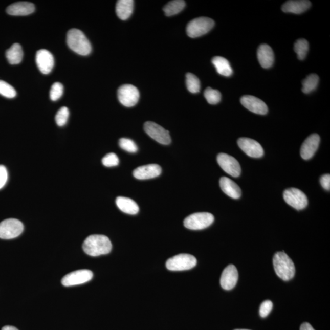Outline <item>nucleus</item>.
<instances>
[{
	"label": "nucleus",
	"instance_id": "f257e3e1",
	"mask_svg": "<svg viewBox=\"0 0 330 330\" xmlns=\"http://www.w3.org/2000/svg\"><path fill=\"white\" fill-rule=\"evenodd\" d=\"M83 248L87 255L96 257L108 254L112 251V244L105 235H92L84 241Z\"/></svg>",
	"mask_w": 330,
	"mask_h": 330
},
{
	"label": "nucleus",
	"instance_id": "f03ea898",
	"mask_svg": "<svg viewBox=\"0 0 330 330\" xmlns=\"http://www.w3.org/2000/svg\"><path fill=\"white\" fill-rule=\"evenodd\" d=\"M273 266L279 278L287 281L294 278L295 268L293 261L284 252H278L273 257Z\"/></svg>",
	"mask_w": 330,
	"mask_h": 330
},
{
	"label": "nucleus",
	"instance_id": "7ed1b4c3",
	"mask_svg": "<svg viewBox=\"0 0 330 330\" xmlns=\"http://www.w3.org/2000/svg\"><path fill=\"white\" fill-rule=\"evenodd\" d=\"M67 43L69 48L80 55H90L92 49L89 40L82 31L77 29H72L68 31Z\"/></svg>",
	"mask_w": 330,
	"mask_h": 330
},
{
	"label": "nucleus",
	"instance_id": "20e7f679",
	"mask_svg": "<svg viewBox=\"0 0 330 330\" xmlns=\"http://www.w3.org/2000/svg\"><path fill=\"white\" fill-rule=\"evenodd\" d=\"M215 22L208 17H198L188 23L187 33L191 38L202 36L214 27Z\"/></svg>",
	"mask_w": 330,
	"mask_h": 330
},
{
	"label": "nucleus",
	"instance_id": "39448f33",
	"mask_svg": "<svg viewBox=\"0 0 330 330\" xmlns=\"http://www.w3.org/2000/svg\"><path fill=\"white\" fill-rule=\"evenodd\" d=\"M214 222V216L211 213L199 212L193 213L184 219L185 228L191 230H201L208 228Z\"/></svg>",
	"mask_w": 330,
	"mask_h": 330
},
{
	"label": "nucleus",
	"instance_id": "423d86ee",
	"mask_svg": "<svg viewBox=\"0 0 330 330\" xmlns=\"http://www.w3.org/2000/svg\"><path fill=\"white\" fill-rule=\"evenodd\" d=\"M197 260L195 257L188 254H180L169 259L166 267L171 271H184L195 267Z\"/></svg>",
	"mask_w": 330,
	"mask_h": 330
},
{
	"label": "nucleus",
	"instance_id": "0eeeda50",
	"mask_svg": "<svg viewBox=\"0 0 330 330\" xmlns=\"http://www.w3.org/2000/svg\"><path fill=\"white\" fill-rule=\"evenodd\" d=\"M24 226L19 220L9 218L0 223V238L12 239L16 238L24 231Z\"/></svg>",
	"mask_w": 330,
	"mask_h": 330
},
{
	"label": "nucleus",
	"instance_id": "6e6552de",
	"mask_svg": "<svg viewBox=\"0 0 330 330\" xmlns=\"http://www.w3.org/2000/svg\"><path fill=\"white\" fill-rule=\"evenodd\" d=\"M144 128L146 133L157 142L163 145H168L171 143V139L169 132L155 122H146L144 124Z\"/></svg>",
	"mask_w": 330,
	"mask_h": 330
},
{
	"label": "nucleus",
	"instance_id": "1a4fd4ad",
	"mask_svg": "<svg viewBox=\"0 0 330 330\" xmlns=\"http://www.w3.org/2000/svg\"><path fill=\"white\" fill-rule=\"evenodd\" d=\"M284 200L289 206L297 210L306 208L308 200L306 194L297 188L286 189L283 194Z\"/></svg>",
	"mask_w": 330,
	"mask_h": 330
},
{
	"label": "nucleus",
	"instance_id": "9d476101",
	"mask_svg": "<svg viewBox=\"0 0 330 330\" xmlns=\"http://www.w3.org/2000/svg\"><path fill=\"white\" fill-rule=\"evenodd\" d=\"M118 97L122 105L131 107L136 105L139 100V91L131 84H124L119 88Z\"/></svg>",
	"mask_w": 330,
	"mask_h": 330
},
{
	"label": "nucleus",
	"instance_id": "9b49d317",
	"mask_svg": "<svg viewBox=\"0 0 330 330\" xmlns=\"http://www.w3.org/2000/svg\"><path fill=\"white\" fill-rule=\"evenodd\" d=\"M217 162L220 167L229 175L234 178L240 175V165L233 157L226 153H219L217 156Z\"/></svg>",
	"mask_w": 330,
	"mask_h": 330
},
{
	"label": "nucleus",
	"instance_id": "f8f14e48",
	"mask_svg": "<svg viewBox=\"0 0 330 330\" xmlns=\"http://www.w3.org/2000/svg\"><path fill=\"white\" fill-rule=\"evenodd\" d=\"M93 273L89 270H79L66 275L62 279V285L69 287L82 284L91 280Z\"/></svg>",
	"mask_w": 330,
	"mask_h": 330
},
{
	"label": "nucleus",
	"instance_id": "ddd939ff",
	"mask_svg": "<svg viewBox=\"0 0 330 330\" xmlns=\"http://www.w3.org/2000/svg\"><path fill=\"white\" fill-rule=\"evenodd\" d=\"M238 145L248 156L260 158L263 155V149L257 141L248 138H241L238 140Z\"/></svg>",
	"mask_w": 330,
	"mask_h": 330
},
{
	"label": "nucleus",
	"instance_id": "4468645a",
	"mask_svg": "<svg viewBox=\"0 0 330 330\" xmlns=\"http://www.w3.org/2000/svg\"><path fill=\"white\" fill-rule=\"evenodd\" d=\"M36 62L39 71L45 75L50 74L54 67V58L51 53L45 49L37 52Z\"/></svg>",
	"mask_w": 330,
	"mask_h": 330
},
{
	"label": "nucleus",
	"instance_id": "2eb2a0df",
	"mask_svg": "<svg viewBox=\"0 0 330 330\" xmlns=\"http://www.w3.org/2000/svg\"><path fill=\"white\" fill-rule=\"evenodd\" d=\"M240 102L250 112L258 115H266L268 107L262 100L253 96H244L241 97Z\"/></svg>",
	"mask_w": 330,
	"mask_h": 330
},
{
	"label": "nucleus",
	"instance_id": "dca6fc26",
	"mask_svg": "<svg viewBox=\"0 0 330 330\" xmlns=\"http://www.w3.org/2000/svg\"><path fill=\"white\" fill-rule=\"evenodd\" d=\"M238 273L236 267L234 265H229L223 270L220 284L225 290H231L237 284Z\"/></svg>",
	"mask_w": 330,
	"mask_h": 330
},
{
	"label": "nucleus",
	"instance_id": "f3484780",
	"mask_svg": "<svg viewBox=\"0 0 330 330\" xmlns=\"http://www.w3.org/2000/svg\"><path fill=\"white\" fill-rule=\"evenodd\" d=\"M320 138L319 135L312 134L307 137L301 146L300 154L304 160H309L318 149Z\"/></svg>",
	"mask_w": 330,
	"mask_h": 330
},
{
	"label": "nucleus",
	"instance_id": "a211bd4d",
	"mask_svg": "<svg viewBox=\"0 0 330 330\" xmlns=\"http://www.w3.org/2000/svg\"><path fill=\"white\" fill-rule=\"evenodd\" d=\"M162 172V168L159 165L149 164L140 166L133 172L134 177L140 180H145L158 177Z\"/></svg>",
	"mask_w": 330,
	"mask_h": 330
},
{
	"label": "nucleus",
	"instance_id": "6ab92c4d",
	"mask_svg": "<svg viewBox=\"0 0 330 330\" xmlns=\"http://www.w3.org/2000/svg\"><path fill=\"white\" fill-rule=\"evenodd\" d=\"M35 6L30 2H17L8 6V14L14 16H25L33 13Z\"/></svg>",
	"mask_w": 330,
	"mask_h": 330
},
{
	"label": "nucleus",
	"instance_id": "aec40b11",
	"mask_svg": "<svg viewBox=\"0 0 330 330\" xmlns=\"http://www.w3.org/2000/svg\"><path fill=\"white\" fill-rule=\"evenodd\" d=\"M257 58L262 67L268 69L272 67L274 62V53L269 46L262 44L257 50Z\"/></svg>",
	"mask_w": 330,
	"mask_h": 330
},
{
	"label": "nucleus",
	"instance_id": "412c9836",
	"mask_svg": "<svg viewBox=\"0 0 330 330\" xmlns=\"http://www.w3.org/2000/svg\"><path fill=\"white\" fill-rule=\"evenodd\" d=\"M219 186L226 195L233 198V199H238L241 196L240 188L238 186L236 183L228 178L222 177L220 179Z\"/></svg>",
	"mask_w": 330,
	"mask_h": 330
},
{
	"label": "nucleus",
	"instance_id": "4be33fe9",
	"mask_svg": "<svg viewBox=\"0 0 330 330\" xmlns=\"http://www.w3.org/2000/svg\"><path fill=\"white\" fill-rule=\"evenodd\" d=\"M311 5V2L306 0L288 1L282 6V10L287 13L299 14L307 11Z\"/></svg>",
	"mask_w": 330,
	"mask_h": 330
},
{
	"label": "nucleus",
	"instance_id": "5701e85b",
	"mask_svg": "<svg viewBox=\"0 0 330 330\" xmlns=\"http://www.w3.org/2000/svg\"><path fill=\"white\" fill-rule=\"evenodd\" d=\"M116 205L122 212L130 215H135L139 212V207L130 198L119 196L116 198Z\"/></svg>",
	"mask_w": 330,
	"mask_h": 330
},
{
	"label": "nucleus",
	"instance_id": "b1692460",
	"mask_svg": "<svg viewBox=\"0 0 330 330\" xmlns=\"http://www.w3.org/2000/svg\"><path fill=\"white\" fill-rule=\"evenodd\" d=\"M134 6V2L132 0H119L116 3V14L120 19L127 20L133 12Z\"/></svg>",
	"mask_w": 330,
	"mask_h": 330
},
{
	"label": "nucleus",
	"instance_id": "393cba45",
	"mask_svg": "<svg viewBox=\"0 0 330 330\" xmlns=\"http://www.w3.org/2000/svg\"><path fill=\"white\" fill-rule=\"evenodd\" d=\"M23 50L20 44L18 43L13 44L6 53V58L12 65L20 63L23 59Z\"/></svg>",
	"mask_w": 330,
	"mask_h": 330
},
{
	"label": "nucleus",
	"instance_id": "a878e982",
	"mask_svg": "<svg viewBox=\"0 0 330 330\" xmlns=\"http://www.w3.org/2000/svg\"><path fill=\"white\" fill-rule=\"evenodd\" d=\"M212 62L219 74L225 77L231 76L232 74L233 71L227 59L222 56H215L212 59Z\"/></svg>",
	"mask_w": 330,
	"mask_h": 330
},
{
	"label": "nucleus",
	"instance_id": "bb28decb",
	"mask_svg": "<svg viewBox=\"0 0 330 330\" xmlns=\"http://www.w3.org/2000/svg\"><path fill=\"white\" fill-rule=\"evenodd\" d=\"M185 2L182 0H174L169 2L164 8L165 14L166 16L170 17L179 13L184 9Z\"/></svg>",
	"mask_w": 330,
	"mask_h": 330
},
{
	"label": "nucleus",
	"instance_id": "cd10ccee",
	"mask_svg": "<svg viewBox=\"0 0 330 330\" xmlns=\"http://www.w3.org/2000/svg\"><path fill=\"white\" fill-rule=\"evenodd\" d=\"M319 78L316 74H311L302 81V91L304 93L309 94L316 90L318 85Z\"/></svg>",
	"mask_w": 330,
	"mask_h": 330
},
{
	"label": "nucleus",
	"instance_id": "c85d7f7f",
	"mask_svg": "<svg viewBox=\"0 0 330 330\" xmlns=\"http://www.w3.org/2000/svg\"><path fill=\"white\" fill-rule=\"evenodd\" d=\"M294 50L297 53L298 58L300 60H303L309 50V44L307 40L304 39L297 40L294 45Z\"/></svg>",
	"mask_w": 330,
	"mask_h": 330
},
{
	"label": "nucleus",
	"instance_id": "c756f323",
	"mask_svg": "<svg viewBox=\"0 0 330 330\" xmlns=\"http://www.w3.org/2000/svg\"><path fill=\"white\" fill-rule=\"evenodd\" d=\"M186 84L187 89L190 93L195 94L200 92V81L196 75L191 73L187 74Z\"/></svg>",
	"mask_w": 330,
	"mask_h": 330
},
{
	"label": "nucleus",
	"instance_id": "7c9ffc66",
	"mask_svg": "<svg viewBox=\"0 0 330 330\" xmlns=\"http://www.w3.org/2000/svg\"><path fill=\"white\" fill-rule=\"evenodd\" d=\"M204 97L207 102L211 105L217 104L222 98L221 93L218 90H213L211 87H207L204 91Z\"/></svg>",
	"mask_w": 330,
	"mask_h": 330
},
{
	"label": "nucleus",
	"instance_id": "2f4dec72",
	"mask_svg": "<svg viewBox=\"0 0 330 330\" xmlns=\"http://www.w3.org/2000/svg\"><path fill=\"white\" fill-rule=\"evenodd\" d=\"M0 95L8 99L14 98L17 95L16 91L10 84L0 80Z\"/></svg>",
	"mask_w": 330,
	"mask_h": 330
},
{
	"label": "nucleus",
	"instance_id": "473e14b6",
	"mask_svg": "<svg viewBox=\"0 0 330 330\" xmlns=\"http://www.w3.org/2000/svg\"><path fill=\"white\" fill-rule=\"evenodd\" d=\"M119 146L128 152L135 153L138 151V147L133 140L128 138H122L119 140Z\"/></svg>",
	"mask_w": 330,
	"mask_h": 330
},
{
	"label": "nucleus",
	"instance_id": "72a5a7b5",
	"mask_svg": "<svg viewBox=\"0 0 330 330\" xmlns=\"http://www.w3.org/2000/svg\"><path fill=\"white\" fill-rule=\"evenodd\" d=\"M69 116V109L65 106H63L59 109L55 116V121L56 124L59 127L64 126L67 123Z\"/></svg>",
	"mask_w": 330,
	"mask_h": 330
},
{
	"label": "nucleus",
	"instance_id": "f704fd0d",
	"mask_svg": "<svg viewBox=\"0 0 330 330\" xmlns=\"http://www.w3.org/2000/svg\"><path fill=\"white\" fill-rule=\"evenodd\" d=\"M64 87L62 84L59 82L53 84L50 91V99L53 101H56L60 99L63 94Z\"/></svg>",
	"mask_w": 330,
	"mask_h": 330
},
{
	"label": "nucleus",
	"instance_id": "c9c22d12",
	"mask_svg": "<svg viewBox=\"0 0 330 330\" xmlns=\"http://www.w3.org/2000/svg\"><path fill=\"white\" fill-rule=\"evenodd\" d=\"M103 165L106 167H113L118 166L119 163L118 157L114 153H109L103 157L102 160Z\"/></svg>",
	"mask_w": 330,
	"mask_h": 330
},
{
	"label": "nucleus",
	"instance_id": "e433bc0d",
	"mask_svg": "<svg viewBox=\"0 0 330 330\" xmlns=\"http://www.w3.org/2000/svg\"><path fill=\"white\" fill-rule=\"evenodd\" d=\"M273 308V303L271 301L266 300L260 305L259 310V314L260 317H266L269 315Z\"/></svg>",
	"mask_w": 330,
	"mask_h": 330
},
{
	"label": "nucleus",
	"instance_id": "4c0bfd02",
	"mask_svg": "<svg viewBox=\"0 0 330 330\" xmlns=\"http://www.w3.org/2000/svg\"><path fill=\"white\" fill-rule=\"evenodd\" d=\"M8 173L5 166L0 165V189L5 187L8 181Z\"/></svg>",
	"mask_w": 330,
	"mask_h": 330
},
{
	"label": "nucleus",
	"instance_id": "58836bf2",
	"mask_svg": "<svg viewBox=\"0 0 330 330\" xmlns=\"http://www.w3.org/2000/svg\"><path fill=\"white\" fill-rule=\"evenodd\" d=\"M320 184L322 187L326 190L329 191L330 189V175L329 174H325L320 178Z\"/></svg>",
	"mask_w": 330,
	"mask_h": 330
},
{
	"label": "nucleus",
	"instance_id": "ea45409f",
	"mask_svg": "<svg viewBox=\"0 0 330 330\" xmlns=\"http://www.w3.org/2000/svg\"><path fill=\"white\" fill-rule=\"evenodd\" d=\"M300 330H315L309 323H303L300 326Z\"/></svg>",
	"mask_w": 330,
	"mask_h": 330
},
{
	"label": "nucleus",
	"instance_id": "a19ab883",
	"mask_svg": "<svg viewBox=\"0 0 330 330\" xmlns=\"http://www.w3.org/2000/svg\"><path fill=\"white\" fill-rule=\"evenodd\" d=\"M2 330H18L17 328L12 326H5L2 328Z\"/></svg>",
	"mask_w": 330,
	"mask_h": 330
},
{
	"label": "nucleus",
	"instance_id": "79ce46f5",
	"mask_svg": "<svg viewBox=\"0 0 330 330\" xmlns=\"http://www.w3.org/2000/svg\"><path fill=\"white\" fill-rule=\"evenodd\" d=\"M235 330H250V329H235Z\"/></svg>",
	"mask_w": 330,
	"mask_h": 330
}]
</instances>
